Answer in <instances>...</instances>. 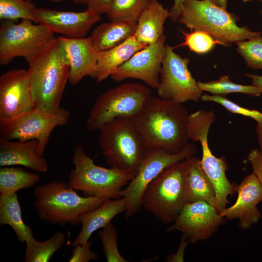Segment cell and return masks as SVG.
Instances as JSON below:
<instances>
[{
	"mask_svg": "<svg viewBox=\"0 0 262 262\" xmlns=\"http://www.w3.org/2000/svg\"><path fill=\"white\" fill-rule=\"evenodd\" d=\"M260 150L262 152V125L257 124L256 128Z\"/></svg>",
	"mask_w": 262,
	"mask_h": 262,
	"instance_id": "b9f144b4",
	"label": "cell"
},
{
	"mask_svg": "<svg viewBox=\"0 0 262 262\" xmlns=\"http://www.w3.org/2000/svg\"><path fill=\"white\" fill-rule=\"evenodd\" d=\"M28 64L35 108L49 111L60 108L69 79L70 64L58 38L56 37Z\"/></svg>",
	"mask_w": 262,
	"mask_h": 262,
	"instance_id": "7a4b0ae2",
	"label": "cell"
},
{
	"mask_svg": "<svg viewBox=\"0 0 262 262\" xmlns=\"http://www.w3.org/2000/svg\"><path fill=\"white\" fill-rule=\"evenodd\" d=\"M227 220L213 206L198 200L186 203L166 231H180L189 243L193 244L211 237Z\"/></svg>",
	"mask_w": 262,
	"mask_h": 262,
	"instance_id": "5bb4252c",
	"label": "cell"
},
{
	"mask_svg": "<svg viewBox=\"0 0 262 262\" xmlns=\"http://www.w3.org/2000/svg\"><path fill=\"white\" fill-rule=\"evenodd\" d=\"M189 243L188 240L182 235L181 240L179 248L175 253L167 257L168 262H183V255L186 246Z\"/></svg>",
	"mask_w": 262,
	"mask_h": 262,
	"instance_id": "f35d334b",
	"label": "cell"
},
{
	"mask_svg": "<svg viewBox=\"0 0 262 262\" xmlns=\"http://www.w3.org/2000/svg\"><path fill=\"white\" fill-rule=\"evenodd\" d=\"M189 115L182 103L151 96L132 120L147 150L177 154L189 143Z\"/></svg>",
	"mask_w": 262,
	"mask_h": 262,
	"instance_id": "6da1fadb",
	"label": "cell"
},
{
	"mask_svg": "<svg viewBox=\"0 0 262 262\" xmlns=\"http://www.w3.org/2000/svg\"><path fill=\"white\" fill-rule=\"evenodd\" d=\"M184 165L183 160L165 168L144 194L142 208L164 224H172L187 203Z\"/></svg>",
	"mask_w": 262,
	"mask_h": 262,
	"instance_id": "ba28073f",
	"label": "cell"
},
{
	"mask_svg": "<svg viewBox=\"0 0 262 262\" xmlns=\"http://www.w3.org/2000/svg\"><path fill=\"white\" fill-rule=\"evenodd\" d=\"M57 38L66 51L69 61L68 81L70 84H77L86 76L95 79L98 52L93 46L90 36Z\"/></svg>",
	"mask_w": 262,
	"mask_h": 262,
	"instance_id": "d6986e66",
	"label": "cell"
},
{
	"mask_svg": "<svg viewBox=\"0 0 262 262\" xmlns=\"http://www.w3.org/2000/svg\"><path fill=\"white\" fill-rule=\"evenodd\" d=\"M72 161L75 167L70 172L68 184L85 196L105 199L120 197L123 187L134 177L113 167L97 165L81 145L75 147Z\"/></svg>",
	"mask_w": 262,
	"mask_h": 262,
	"instance_id": "8992f818",
	"label": "cell"
},
{
	"mask_svg": "<svg viewBox=\"0 0 262 262\" xmlns=\"http://www.w3.org/2000/svg\"><path fill=\"white\" fill-rule=\"evenodd\" d=\"M261 13L262 14V10H261Z\"/></svg>",
	"mask_w": 262,
	"mask_h": 262,
	"instance_id": "bcb514c9",
	"label": "cell"
},
{
	"mask_svg": "<svg viewBox=\"0 0 262 262\" xmlns=\"http://www.w3.org/2000/svg\"><path fill=\"white\" fill-rule=\"evenodd\" d=\"M247 159L251 165L252 173L262 186V152L257 148L252 149L248 153Z\"/></svg>",
	"mask_w": 262,
	"mask_h": 262,
	"instance_id": "8d00e7d4",
	"label": "cell"
},
{
	"mask_svg": "<svg viewBox=\"0 0 262 262\" xmlns=\"http://www.w3.org/2000/svg\"><path fill=\"white\" fill-rule=\"evenodd\" d=\"M35 108L27 70L7 71L0 77V123Z\"/></svg>",
	"mask_w": 262,
	"mask_h": 262,
	"instance_id": "2e32d148",
	"label": "cell"
},
{
	"mask_svg": "<svg viewBox=\"0 0 262 262\" xmlns=\"http://www.w3.org/2000/svg\"><path fill=\"white\" fill-rule=\"evenodd\" d=\"M126 209L127 201L124 197L107 199L100 206L81 216V230L71 245L74 246L86 243L95 231L107 226Z\"/></svg>",
	"mask_w": 262,
	"mask_h": 262,
	"instance_id": "44dd1931",
	"label": "cell"
},
{
	"mask_svg": "<svg viewBox=\"0 0 262 262\" xmlns=\"http://www.w3.org/2000/svg\"><path fill=\"white\" fill-rule=\"evenodd\" d=\"M146 46L138 41L133 35L119 45L98 52L96 82H100L111 76L119 67Z\"/></svg>",
	"mask_w": 262,
	"mask_h": 262,
	"instance_id": "cb8c5ba5",
	"label": "cell"
},
{
	"mask_svg": "<svg viewBox=\"0 0 262 262\" xmlns=\"http://www.w3.org/2000/svg\"><path fill=\"white\" fill-rule=\"evenodd\" d=\"M40 176L28 172L19 167L11 166L0 169V193L6 195L16 192L24 188L35 186L39 181Z\"/></svg>",
	"mask_w": 262,
	"mask_h": 262,
	"instance_id": "4316f807",
	"label": "cell"
},
{
	"mask_svg": "<svg viewBox=\"0 0 262 262\" xmlns=\"http://www.w3.org/2000/svg\"><path fill=\"white\" fill-rule=\"evenodd\" d=\"M165 40L166 36L164 34L155 43L136 52L116 70L111 76L112 79L116 82L128 79H138L157 89L165 54Z\"/></svg>",
	"mask_w": 262,
	"mask_h": 262,
	"instance_id": "9a60e30c",
	"label": "cell"
},
{
	"mask_svg": "<svg viewBox=\"0 0 262 262\" xmlns=\"http://www.w3.org/2000/svg\"><path fill=\"white\" fill-rule=\"evenodd\" d=\"M183 0H174L172 7L169 10V18L173 22H176L180 16L181 12Z\"/></svg>",
	"mask_w": 262,
	"mask_h": 262,
	"instance_id": "ab89813d",
	"label": "cell"
},
{
	"mask_svg": "<svg viewBox=\"0 0 262 262\" xmlns=\"http://www.w3.org/2000/svg\"><path fill=\"white\" fill-rule=\"evenodd\" d=\"M98 235L102 243L104 255L107 262H128L119 251L116 229L111 222L102 228Z\"/></svg>",
	"mask_w": 262,
	"mask_h": 262,
	"instance_id": "d6a6232c",
	"label": "cell"
},
{
	"mask_svg": "<svg viewBox=\"0 0 262 262\" xmlns=\"http://www.w3.org/2000/svg\"><path fill=\"white\" fill-rule=\"evenodd\" d=\"M214 4L223 8L226 9L228 6V0H209Z\"/></svg>",
	"mask_w": 262,
	"mask_h": 262,
	"instance_id": "7bdbcfd3",
	"label": "cell"
},
{
	"mask_svg": "<svg viewBox=\"0 0 262 262\" xmlns=\"http://www.w3.org/2000/svg\"><path fill=\"white\" fill-rule=\"evenodd\" d=\"M113 0H74L75 3L84 4L87 8L101 15L106 14Z\"/></svg>",
	"mask_w": 262,
	"mask_h": 262,
	"instance_id": "74e56055",
	"label": "cell"
},
{
	"mask_svg": "<svg viewBox=\"0 0 262 262\" xmlns=\"http://www.w3.org/2000/svg\"><path fill=\"white\" fill-rule=\"evenodd\" d=\"M99 131L98 144L106 163L134 176L147 150L132 119H117Z\"/></svg>",
	"mask_w": 262,
	"mask_h": 262,
	"instance_id": "5b68a950",
	"label": "cell"
},
{
	"mask_svg": "<svg viewBox=\"0 0 262 262\" xmlns=\"http://www.w3.org/2000/svg\"><path fill=\"white\" fill-rule=\"evenodd\" d=\"M69 117V112L61 107L53 111L34 108L0 123V137L21 141L36 140L37 153L43 156L52 131L66 124Z\"/></svg>",
	"mask_w": 262,
	"mask_h": 262,
	"instance_id": "8fae6325",
	"label": "cell"
},
{
	"mask_svg": "<svg viewBox=\"0 0 262 262\" xmlns=\"http://www.w3.org/2000/svg\"><path fill=\"white\" fill-rule=\"evenodd\" d=\"M26 0L31 1L32 0ZM49 0L56 1V2H59V1H63V0Z\"/></svg>",
	"mask_w": 262,
	"mask_h": 262,
	"instance_id": "ee69618b",
	"label": "cell"
},
{
	"mask_svg": "<svg viewBox=\"0 0 262 262\" xmlns=\"http://www.w3.org/2000/svg\"><path fill=\"white\" fill-rule=\"evenodd\" d=\"M0 225L11 227L20 243H26L34 238L31 228L23 220L16 193L0 195Z\"/></svg>",
	"mask_w": 262,
	"mask_h": 262,
	"instance_id": "484cf974",
	"label": "cell"
},
{
	"mask_svg": "<svg viewBox=\"0 0 262 262\" xmlns=\"http://www.w3.org/2000/svg\"><path fill=\"white\" fill-rule=\"evenodd\" d=\"M238 17L209 0H183L178 21L192 31L207 33L225 47L258 36L262 32L239 26Z\"/></svg>",
	"mask_w": 262,
	"mask_h": 262,
	"instance_id": "277c9868",
	"label": "cell"
},
{
	"mask_svg": "<svg viewBox=\"0 0 262 262\" xmlns=\"http://www.w3.org/2000/svg\"><path fill=\"white\" fill-rule=\"evenodd\" d=\"M197 84L201 90L213 95H225L238 93L252 97H258L262 94L261 90L254 85L235 83L227 75H223L218 80L208 82H197Z\"/></svg>",
	"mask_w": 262,
	"mask_h": 262,
	"instance_id": "f1b7e54d",
	"label": "cell"
},
{
	"mask_svg": "<svg viewBox=\"0 0 262 262\" xmlns=\"http://www.w3.org/2000/svg\"><path fill=\"white\" fill-rule=\"evenodd\" d=\"M91 243L88 241L84 244L74 246L68 262H88L92 260H97L98 259V255L91 249Z\"/></svg>",
	"mask_w": 262,
	"mask_h": 262,
	"instance_id": "d590c367",
	"label": "cell"
},
{
	"mask_svg": "<svg viewBox=\"0 0 262 262\" xmlns=\"http://www.w3.org/2000/svg\"><path fill=\"white\" fill-rule=\"evenodd\" d=\"M150 0H113L106 13L110 20H137Z\"/></svg>",
	"mask_w": 262,
	"mask_h": 262,
	"instance_id": "f546056e",
	"label": "cell"
},
{
	"mask_svg": "<svg viewBox=\"0 0 262 262\" xmlns=\"http://www.w3.org/2000/svg\"><path fill=\"white\" fill-rule=\"evenodd\" d=\"M251 0H243V2H246L250 1ZM260 0L262 1V0Z\"/></svg>",
	"mask_w": 262,
	"mask_h": 262,
	"instance_id": "f6af8a7d",
	"label": "cell"
},
{
	"mask_svg": "<svg viewBox=\"0 0 262 262\" xmlns=\"http://www.w3.org/2000/svg\"><path fill=\"white\" fill-rule=\"evenodd\" d=\"M236 192L237 198L235 203L223 209L219 214L230 220L238 219L241 229H249L262 217L257 206L262 201V186L252 173L236 185Z\"/></svg>",
	"mask_w": 262,
	"mask_h": 262,
	"instance_id": "ac0fdd59",
	"label": "cell"
},
{
	"mask_svg": "<svg viewBox=\"0 0 262 262\" xmlns=\"http://www.w3.org/2000/svg\"><path fill=\"white\" fill-rule=\"evenodd\" d=\"M200 99L204 101H212L218 103L229 112L251 117L256 121L258 124L262 125V112L242 107L228 99L224 95L204 94L202 95Z\"/></svg>",
	"mask_w": 262,
	"mask_h": 262,
	"instance_id": "e575fe53",
	"label": "cell"
},
{
	"mask_svg": "<svg viewBox=\"0 0 262 262\" xmlns=\"http://www.w3.org/2000/svg\"><path fill=\"white\" fill-rule=\"evenodd\" d=\"M36 140L12 141L0 137V166L21 165L37 172L45 173L48 161L37 153Z\"/></svg>",
	"mask_w": 262,
	"mask_h": 262,
	"instance_id": "ffe728a7",
	"label": "cell"
},
{
	"mask_svg": "<svg viewBox=\"0 0 262 262\" xmlns=\"http://www.w3.org/2000/svg\"><path fill=\"white\" fill-rule=\"evenodd\" d=\"M196 150L194 143H189L181 151L177 154H170L158 149L147 150L135 176L121 192V196L127 201L126 218L141 210L144 194L155 178L165 168L194 155Z\"/></svg>",
	"mask_w": 262,
	"mask_h": 262,
	"instance_id": "7c38bea8",
	"label": "cell"
},
{
	"mask_svg": "<svg viewBox=\"0 0 262 262\" xmlns=\"http://www.w3.org/2000/svg\"><path fill=\"white\" fill-rule=\"evenodd\" d=\"M234 44L237 52L243 58L248 67L253 69H262V34Z\"/></svg>",
	"mask_w": 262,
	"mask_h": 262,
	"instance_id": "1f68e13d",
	"label": "cell"
},
{
	"mask_svg": "<svg viewBox=\"0 0 262 262\" xmlns=\"http://www.w3.org/2000/svg\"><path fill=\"white\" fill-rule=\"evenodd\" d=\"M22 19L5 20L0 27V64L7 65L18 57L30 61L56 37L47 26Z\"/></svg>",
	"mask_w": 262,
	"mask_h": 262,
	"instance_id": "30bf717a",
	"label": "cell"
},
{
	"mask_svg": "<svg viewBox=\"0 0 262 262\" xmlns=\"http://www.w3.org/2000/svg\"><path fill=\"white\" fill-rule=\"evenodd\" d=\"M184 163L187 203L203 200L215 207L214 189L202 167L200 159L193 155L185 159Z\"/></svg>",
	"mask_w": 262,
	"mask_h": 262,
	"instance_id": "7402d4cb",
	"label": "cell"
},
{
	"mask_svg": "<svg viewBox=\"0 0 262 262\" xmlns=\"http://www.w3.org/2000/svg\"><path fill=\"white\" fill-rule=\"evenodd\" d=\"M34 206L40 219L50 224L76 226L81 216L107 199L83 196L61 180L47 182L33 190Z\"/></svg>",
	"mask_w": 262,
	"mask_h": 262,
	"instance_id": "3957f363",
	"label": "cell"
},
{
	"mask_svg": "<svg viewBox=\"0 0 262 262\" xmlns=\"http://www.w3.org/2000/svg\"><path fill=\"white\" fill-rule=\"evenodd\" d=\"M189 63L188 58L181 57L173 47L165 44L157 89L158 97L180 103L197 102L201 98L203 91L189 70Z\"/></svg>",
	"mask_w": 262,
	"mask_h": 262,
	"instance_id": "4fadbf2b",
	"label": "cell"
},
{
	"mask_svg": "<svg viewBox=\"0 0 262 262\" xmlns=\"http://www.w3.org/2000/svg\"><path fill=\"white\" fill-rule=\"evenodd\" d=\"M219 43L211 35L199 30L193 31L185 35L182 45L197 54H205L211 51Z\"/></svg>",
	"mask_w": 262,
	"mask_h": 262,
	"instance_id": "836d02e7",
	"label": "cell"
},
{
	"mask_svg": "<svg viewBox=\"0 0 262 262\" xmlns=\"http://www.w3.org/2000/svg\"><path fill=\"white\" fill-rule=\"evenodd\" d=\"M35 15L38 23L70 38L85 37L92 26L100 19V14L88 8L77 12L36 8Z\"/></svg>",
	"mask_w": 262,
	"mask_h": 262,
	"instance_id": "e0dca14e",
	"label": "cell"
},
{
	"mask_svg": "<svg viewBox=\"0 0 262 262\" xmlns=\"http://www.w3.org/2000/svg\"><path fill=\"white\" fill-rule=\"evenodd\" d=\"M246 77L251 79L252 84L260 89L262 92V75L246 73Z\"/></svg>",
	"mask_w": 262,
	"mask_h": 262,
	"instance_id": "60d3db41",
	"label": "cell"
},
{
	"mask_svg": "<svg viewBox=\"0 0 262 262\" xmlns=\"http://www.w3.org/2000/svg\"><path fill=\"white\" fill-rule=\"evenodd\" d=\"M151 96L149 88L139 82H126L100 95L91 108L86 120L87 129L99 131L120 118H134Z\"/></svg>",
	"mask_w": 262,
	"mask_h": 262,
	"instance_id": "52a82bcc",
	"label": "cell"
},
{
	"mask_svg": "<svg viewBox=\"0 0 262 262\" xmlns=\"http://www.w3.org/2000/svg\"><path fill=\"white\" fill-rule=\"evenodd\" d=\"M137 26L132 20H110L95 28L90 36L93 46L98 52L120 45L133 35Z\"/></svg>",
	"mask_w": 262,
	"mask_h": 262,
	"instance_id": "d4e9b609",
	"label": "cell"
},
{
	"mask_svg": "<svg viewBox=\"0 0 262 262\" xmlns=\"http://www.w3.org/2000/svg\"><path fill=\"white\" fill-rule=\"evenodd\" d=\"M66 235L61 231L55 232L44 241L33 238L26 244L24 253L25 262H48L65 242Z\"/></svg>",
	"mask_w": 262,
	"mask_h": 262,
	"instance_id": "83f0119b",
	"label": "cell"
},
{
	"mask_svg": "<svg viewBox=\"0 0 262 262\" xmlns=\"http://www.w3.org/2000/svg\"><path fill=\"white\" fill-rule=\"evenodd\" d=\"M215 119L213 111L199 110L189 114L187 129L189 140L201 144V166L214 189L215 207L219 213L229 203L228 196L236 192V185L231 183L226 176L228 166L225 158L214 155L208 145L209 129Z\"/></svg>",
	"mask_w": 262,
	"mask_h": 262,
	"instance_id": "9c48e42d",
	"label": "cell"
},
{
	"mask_svg": "<svg viewBox=\"0 0 262 262\" xmlns=\"http://www.w3.org/2000/svg\"><path fill=\"white\" fill-rule=\"evenodd\" d=\"M169 15V10L158 0H150L137 20L135 38L146 46L157 42L164 34V24Z\"/></svg>",
	"mask_w": 262,
	"mask_h": 262,
	"instance_id": "603a6c76",
	"label": "cell"
},
{
	"mask_svg": "<svg viewBox=\"0 0 262 262\" xmlns=\"http://www.w3.org/2000/svg\"><path fill=\"white\" fill-rule=\"evenodd\" d=\"M35 9L34 3L26 0H0V18L13 21L26 19L38 23Z\"/></svg>",
	"mask_w": 262,
	"mask_h": 262,
	"instance_id": "4dcf8cb0",
	"label": "cell"
}]
</instances>
